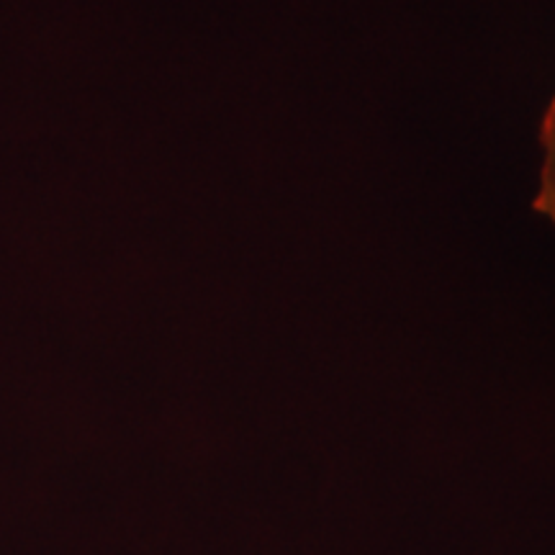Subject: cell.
<instances>
[{
	"label": "cell",
	"mask_w": 555,
	"mask_h": 555,
	"mask_svg": "<svg viewBox=\"0 0 555 555\" xmlns=\"http://www.w3.org/2000/svg\"><path fill=\"white\" fill-rule=\"evenodd\" d=\"M540 144H543V168H540L535 211L543 214L545 219L555 221V99L545 111L543 129H540Z\"/></svg>",
	"instance_id": "6da1fadb"
}]
</instances>
